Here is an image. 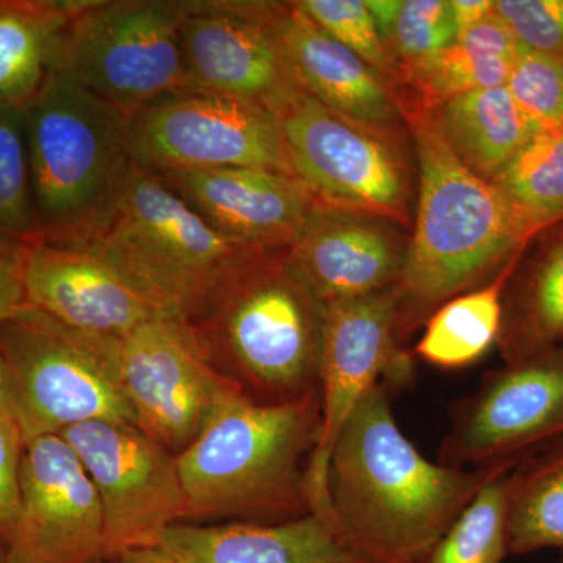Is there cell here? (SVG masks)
<instances>
[{
  "label": "cell",
  "instance_id": "44dd1931",
  "mask_svg": "<svg viewBox=\"0 0 563 563\" xmlns=\"http://www.w3.org/2000/svg\"><path fill=\"white\" fill-rule=\"evenodd\" d=\"M155 550L168 563H354L313 514L279 523L184 521L166 529Z\"/></svg>",
  "mask_w": 563,
  "mask_h": 563
},
{
  "label": "cell",
  "instance_id": "4316f807",
  "mask_svg": "<svg viewBox=\"0 0 563 563\" xmlns=\"http://www.w3.org/2000/svg\"><path fill=\"white\" fill-rule=\"evenodd\" d=\"M509 553L563 550V446L510 474Z\"/></svg>",
  "mask_w": 563,
  "mask_h": 563
},
{
  "label": "cell",
  "instance_id": "e575fe53",
  "mask_svg": "<svg viewBox=\"0 0 563 563\" xmlns=\"http://www.w3.org/2000/svg\"><path fill=\"white\" fill-rule=\"evenodd\" d=\"M24 444L18 422L0 418V551L9 543L20 518Z\"/></svg>",
  "mask_w": 563,
  "mask_h": 563
},
{
  "label": "cell",
  "instance_id": "83f0119b",
  "mask_svg": "<svg viewBox=\"0 0 563 563\" xmlns=\"http://www.w3.org/2000/svg\"><path fill=\"white\" fill-rule=\"evenodd\" d=\"M514 461L503 465L459 515L420 563H501L509 553L510 474Z\"/></svg>",
  "mask_w": 563,
  "mask_h": 563
},
{
  "label": "cell",
  "instance_id": "ffe728a7",
  "mask_svg": "<svg viewBox=\"0 0 563 563\" xmlns=\"http://www.w3.org/2000/svg\"><path fill=\"white\" fill-rule=\"evenodd\" d=\"M273 18L292 74L325 109L404 144L401 103L354 52L333 40L295 2H273Z\"/></svg>",
  "mask_w": 563,
  "mask_h": 563
},
{
  "label": "cell",
  "instance_id": "e0dca14e",
  "mask_svg": "<svg viewBox=\"0 0 563 563\" xmlns=\"http://www.w3.org/2000/svg\"><path fill=\"white\" fill-rule=\"evenodd\" d=\"M24 287L29 307L95 335L124 339L146 322L172 318L88 243H25Z\"/></svg>",
  "mask_w": 563,
  "mask_h": 563
},
{
  "label": "cell",
  "instance_id": "f35d334b",
  "mask_svg": "<svg viewBox=\"0 0 563 563\" xmlns=\"http://www.w3.org/2000/svg\"><path fill=\"white\" fill-rule=\"evenodd\" d=\"M92 563H168L155 548L152 550L125 551V553L102 555Z\"/></svg>",
  "mask_w": 563,
  "mask_h": 563
},
{
  "label": "cell",
  "instance_id": "836d02e7",
  "mask_svg": "<svg viewBox=\"0 0 563 563\" xmlns=\"http://www.w3.org/2000/svg\"><path fill=\"white\" fill-rule=\"evenodd\" d=\"M518 46L563 57V0H493Z\"/></svg>",
  "mask_w": 563,
  "mask_h": 563
},
{
  "label": "cell",
  "instance_id": "1f68e13d",
  "mask_svg": "<svg viewBox=\"0 0 563 563\" xmlns=\"http://www.w3.org/2000/svg\"><path fill=\"white\" fill-rule=\"evenodd\" d=\"M404 73L431 60L457 38L450 0H399L379 32Z\"/></svg>",
  "mask_w": 563,
  "mask_h": 563
},
{
  "label": "cell",
  "instance_id": "7a4b0ae2",
  "mask_svg": "<svg viewBox=\"0 0 563 563\" xmlns=\"http://www.w3.org/2000/svg\"><path fill=\"white\" fill-rule=\"evenodd\" d=\"M401 110L413 136L418 195L396 285L399 340L444 302L496 279L540 232L498 185L459 162L432 111L410 103Z\"/></svg>",
  "mask_w": 563,
  "mask_h": 563
},
{
  "label": "cell",
  "instance_id": "3957f363",
  "mask_svg": "<svg viewBox=\"0 0 563 563\" xmlns=\"http://www.w3.org/2000/svg\"><path fill=\"white\" fill-rule=\"evenodd\" d=\"M320 424V391L280 404L244 391L225 399L176 455L187 520L279 523L309 515L306 474Z\"/></svg>",
  "mask_w": 563,
  "mask_h": 563
},
{
  "label": "cell",
  "instance_id": "7c38bea8",
  "mask_svg": "<svg viewBox=\"0 0 563 563\" xmlns=\"http://www.w3.org/2000/svg\"><path fill=\"white\" fill-rule=\"evenodd\" d=\"M114 373L136 428L179 454L240 384L211 357L190 325L161 318L114 340Z\"/></svg>",
  "mask_w": 563,
  "mask_h": 563
},
{
  "label": "cell",
  "instance_id": "d6986e66",
  "mask_svg": "<svg viewBox=\"0 0 563 563\" xmlns=\"http://www.w3.org/2000/svg\"><path fill=\"white\" fill-rule=\"evenodd\" d=\"M158 176L214 229L258 251L290 250L318 203L301 181L272 169L218 168Z\"/></svg>",
  "mask_w": 563,
  "mask_h": 563
},
{
  "label": "cell",
  "instance_id": "8d00e7d4",
  "mask_svg": "<svg viewBox=\"0 0 563 563\" xmlns=\"http://www.w3.org/2000/svg\"><path fill=\"white\" fill-rule=\"evenodd\" d=\"M455 32L461 35L493 11V0H450Z\"/></svg>",
  "mask_w": 563,
  "mask_h": 563
},
{
  "label": "cell",
  "instance_id": "d590c367",
  "mask_svg": "<svg viewBox=\"0 0 563 563\" xmlns=\"http://www.w3.org/2000/svg\"><path fill=\"white\" fill-rule=\"evenodd\" d=\"M25 306L24 246H0V325Z\"/></svg>",
  "mask_w": 563,
  "mask_h": 563
},
{
  "label": "cell",
  "instance_id": "5bb4252c",
  "mask_svg": "<svg viewBox=\"0 0 563 563\" xmlns=\"http://www.w3.org/2000/svg\"><path fill=\"white\" fill-rule=\"evenodd\" d=\"M180 46L192 88L257 103L277 118L303 91L273 18V2H185Z\"/></svg>",
  "mask_w": 563,
  "mask_h": 563
},
{
  "label": "cell",
  "instance_id": "5b68a950",
  "mask_svg": "<svg viewBox=\"0 0 563 563\" xmlns=\"http://www.w3.org/2000/svg\"><path fill=\"white\" fill-rule=\"evenodd\" d=\"M35 239L90 242L136 165L131 118L60 74L24 106Z\"/></svg>",
  "mask_w": 563,
  "mask_h": 563
},
{
  "label": "cell",
  "instance_id": "7402d4cb",
  "mask_svg": "<svg viewBox=\"0 0 563 563\" xmlns=\"http://www.w3.org/2000/svg\"><path fill=\"white\" fill-rule=\"evenodd\" d=\"M521 47L492 11L431 60L404 73L401 106L435 111L465 92L504 87Z\"/></svg>",
  "mask_w": 563,
  "mask_h": 563
},
{
  "label": "cell",
  "instance_id": "d6a6232c",
  "mask_svg": "<svg viewBox=\"0 0 563 563\" xmlns=\"http://www.w3.org/2000/svg\"><path fill=\"white\" fill-rule=\"evenodd\" d=\"M506 87L537 131L563 129V57L521 49Z\"/></svg>",
  "mask_w": 563,
  "mask_h": 563
},
{
  "label": "cell",
  "instance_id": "8fae6325",
  "mask_svg": "<svg viewBox=\"0 0 563 563\" xmlns=\"http://www.w3.org/2000/svg\"><path fill=\"white\" fill-rule=\"evenodd\" d=\"M399 342L396 287L324 307L320 435L307 465L306 488L310 514L328 526L329 461L340 432L376 385L393 390L412 383L413 357Z\"/></svg>",
  "mask_w": 563,
  "mask_h": 563
},
{
  "label": "cell",
  "instance_id": "603a6c76",
  "mask_svg": "<svg viewBox=\"0 0 563 563\" xmlns=\"http://www.w3.org/2000/svg\"><path fill=\"white\" fill-rule=\"evenodd\" d=\"M79 3L0 0V106H27L57 73Z\"/></svg>",
  "mask_w": 563,
  "mask_h": 563
},
{
  "label": "cell",
  "instance_id": "52a82bcc",
  "mask_svg": "<svg viewBox=\"0 0 563 563\" xmlns=\"http://www.w3.org/2000/svg\"><path fill=\"white\" fill-rule=\"evenodd\" d=\"M114 340L76 331L29 306L0 325L24 442L81 422L136 426L114 373Z\"/></svg>",
  "mask_w": 563,
  "mask_h": 563
},
{
  "label": "cell",
  "instance_id": "f546056e",
  "mask_svg": "<svg viewBox=\"0 0 563 563\" xmlns=\"http://www.w3.org/2000/svg\"><path fill=\"white\" fill-rule=\"evenodd\" d=\"M36 236L24 107L0 106V246Z\"/></svg>",
  "mask_w": 563,
  "mask_h": 563
},
{
  "label": "cell",
  "instance_id": "484cf974",
  "mask_svg": "<svg viewBox=\"0 0 563 563\" xmlns=\"http://www.w3.org/2000/svg\"><path fill=\"white\" fill-rule=\"evenodd\" d=\"M510 263L496 279L455 296L428 318L415 354L442 369L473 365L498 343L503 328L504 291L517 269Z\"/></svg>",
  "mask_w": 563,
  "mask_h": 563
},
{
  "label": "cell",
  "instance_id": "ac0fdd59",
  "mask_svg": "<svg viewBox=\"0 0 563 563\" xmlns=\"http://www.w3.org/2000/svg\"><path fill=\"white\" fill-rule=\"evenodd\" d=\"M401 225L318 202L285 252L299 282L328 307L390 290L401 279L410 236Z\"/></svg>",
  "mask_w": 563,
  "mask_h": 563
},
{
  "label": "cell",
  "instance_id": "30bf717a",
  "mask_svg": "<svg viewBox=\"0 0 563 563\" xmlns=\"http://www.w3.org/2000/svg\"><path fill=\"white\" fill-rule=\"evenodd\" d=\"M129 118L133 161L146 172L262 168L292 176L279 118L257 103L190 88Z\"/></svg>",
  "mask_w": 563,
  "mask_h": 563
},
{
  "label": "cell",
  "instance_id": "4dcf8cb0",
  "mask_svg": "<svg viewBox=\"0 0 563 563\" xmlns=\"http://www.w3.org/2000/svg\"><path fill=\"white\" fill-rule=\"evenodd\" d=\"M306 16L372 66L401 99L402 69L377 31L365 0H299Z\"/></svg>",
  "mask_w": 563,
  "mask_h": 563
},
{
  "label": "cell",
  "instance_id": "f1b7e54d",
  "mask_svg": "<svg viewBox=\"0 0 563 563\" xmlns=\"http://www.w3.org/2000/svg\"><path fill=\"white\" fill-rule=\"evenodd\" d=\"M493 184L539 231L563 220V129L537 132Z\"/></svg>",
  "mask_w": 563,
  "mask_h": 563
},
{
  "label": "cell",
  "instance_id": "60d3db41",
  "mask_svg": "<svg viewBox=\"0 0 563 563\" xmlns=\"http://www.w3.org/2000/svg\"><path fill=\"white\" fill-rule=\"evenodd\" d=\"M561 563H563V561Z\"/></svg>",
  "mask_w": 563,
  "mask_h": 563
},
{
  "label": "cell",
  "instance_id": "74e56055",
  "mask_svg": "<svg viewBox=\"0 0 563 563\" xmlns=\"http://www.w3.org/2000/svg\"><path fill=\"white\" fill-rule=\"evenodd\" d=\"M0 418L16 421L13 387H11L9 368H7L2 354H0Z\"/></svg>",
  "mask_w": 563,
  "mask_h": 563
},
{
  "label": "cell",
  "instance_id": "cb8c5ba5",
  "mask_svg": "<svg viewBox=\"0 0 563 563\" xmlns=\"http://www.w3.org/2000/svg\"><path fill=\"white\" fill-rule=\"evenodd\" d=\"M432 113L459 162L488 181L539 132L506 85L465 92Z\"/></svg>",
  "mask_w": 563,
  "mask_h": 563
},
{
  "label": "cell",
  "instance_id": "277c9868",
  "mask_svg": "<svg viewBox=\"0 0 563 563\" xmlns=\"http://www.w3.org/2000/svg\"><path fill=\"white\" fill-rule=\"evenodd\" d=\"M80 243L95 247L198 335L233 285L273 254L233 242L162 176L139 166L109 224Z\"/></svg>",
  "mask_w": 563,
  "mask_h": 563
},
{
  "label": "cell",
  "instance_id": "6da1fadb",
  "mask_svg": "<svg viewBox=\"0 0 563 563\" xmlns=\"http://www.w3.org/2000/svg\"><path fill=\"white\" fill-rule=\"evenodd\" d=\"M506 463L429 461L399 429L390 388L376 385L332 450L329 528L354 563H420Z\"/></svg>",
  "mask_w": 563,
  "mask_h": 563
},
{
  "label": "cell",
  "instance_id": "8992f818",
  "mask_svg": "<svg viewBox=\"0 0 563 563\" xmlns=\"http://www.w3.org/2000/svg\"><path fill=\"white\" fill-rule=\"evenodd\" d=\"M273 252L233 285L199 339L222 372L255 401H296L318 391L324 306Z\"/></svg>",
  "mask_w": 563,
  "mask_h": 563
},
{
  "label": "cell",
  "instance_id": "ba28073f",
  "mask_svg": "<svg viewBox=\"0 0 563 563\" xmlns=\"http://www.w3.org/2000/svg\"><path fill=\"white\" fill-rule=\"evenodd\" d=\"M184 14L173 0H80L55 74L129 117L190 90Z\"/></svg>",
  "mask_w": 563,
  "mask_h": 563
},
{
  "label": "cell",
  "instance_id": "9a60e30c",
  "mask_svg": "<svg viewBox=\"0 0 563 563\" xmlns=\"http://www.w3.org/2000/svg\"><path fill=\"white\" fill-rule=\"evenodd\" d=\"M563 435V346L506 363L455 404L440 462L463 468L512 461Z\"/></svg>",
  "mask_w": 563,
  "mask_h": 563
},
{
  "label": "cell",
  "instance_id": "4fadbf2b",
  "mask_svg": "<svg viewBox=\"0 0 563 563\" xmlns=\"http://www.w3.org/2000/svg\"><path fill=\"white\" fill-rule=\"evenodd\" d=\"M101 498L103 555L152 550L166 529L187 521L176 454L136 426L91 421L62 433Z\"/></svg>",
  "mask_w": 563,
  "mask_h": 563
},
{
  "label": "cell",
  "instance_id": "2e32d148",
  "mask_svg": "<svg viewBox=\"0 0 563 563\" xmlns=\"http://www.w3.org/2000/svg\"><path fill=\"white\" fill-rule=\"evenodd\" d=\"M2 553L9 563H92L103 555L101 498L58 433L24 444L20 518Z\"/></svg>",
  "mask_w": 563,
  "mask_h": 563
},
{
  "label": "cell",
  "instance_id": "ab89813d",
  "mask_svg": "<svg viewBox=\"0 0 563 563\" xmlns=\"http://www.w3.org/2000/svg\"><path fill=\"white\" fill-rule=\"evenodd\" d=\"M0 563H9V561H7L5 554H3L2 551H0Z\"/></svg>",
  "mask_w": 563,
  "mask_h": 563
},
{
  "label": "cell",
  "instance_id": "9c48e42d",
  "mask_svg": "<svg viewBox=\"0 0 563 563\" xmlns=\"http://www.w3.org/2000/svg\"><path fill=\"white\" fill-rule=\"evenodd\" d=\"M279 121L292 177L318 202L412 231V179L401 143L333 113L306 91Z\"/></svg>",
  "mask_w": 563,
  "mask_h": 563
},
{
  "label": "cell",
  "instance_id": "d4e9b609",
  "mask_svg": "<svg viewBox=\"0 0 563 563\" xmlns=\"http://www.w3.org/2000/svg\"><path fill=\"white\" fill-rule=\"evenodd\" d=\"M496 346L506 363L563 346V232L507 282Z\"/></svg>",
  "mask_w": 563,
  "mask_h": 563
}]
</instances>
